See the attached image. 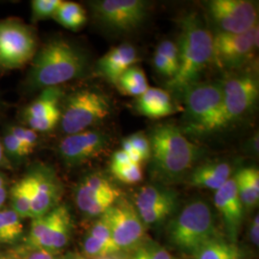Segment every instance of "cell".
<instances>
[{"label":"cell","instance_id":"6da1fadb","mask_svg":"<svg viewBox=\"0 0 259 259\" xmlns=\"http://www.w3.org/2000/svg\"><path fill=\"white\" fill-rule=\"evenodd\" d=\"M151 173L164 184L181 180L202 157L204 150L172 124L156 126L150 134Z\"/></svg>","mask_w":259,"mask_h":259},{"label":"cell","instance_id":"7a4b0ae2","mask_svg":"<svg viewBox=\"0 0 259 259\" xmlns=\"http://www.w3.org/2000/svg\"><path fill=\"white\" fill-rule=\"evenodd\" d=\"M89 65L81 48L65 39L48 41L32 60L26 84L30 91L56 88L82 77Z\"/></svg>","mask_w":259,"mask_h":259},{"label":"cell","instance_id":"3957f363","mask_svg":"<svg viewBox=\"0 0 259 259\" xmlns=\"http://www.w3.org/2000/svg\"><path fill=\"white\" fill-rule=\"evenodd\" d=\"M212 37L197 14L192 13L182 19L178 47L180 66L177 74L168 82L169 89L185 92L197 83L202 71L211 61Z\"/></svg>","mask_w":259,"mask_h":259},{"label":"cell","instance_id":"277c9868","mask_svg":"<svg viewBox=\"0 0 259 259\" xmlns=\"http://www.w3.org/2000/svg\"><path fill=\"white\" fill-rule=\"evenodd\" d=\"M185 127L195 134L225 128L224 97L221 83H196L185 91Z\"/></svg>","mask_w":259,"mask_h":259},{"label":"cell","instance_id":"5b68a950","mask_svg":"<svg viewBox=\"0 0 259 259\" xmlns=\"http://www.w3.org/2000/svg\"><path fill=\"white\" fill-rule=\"evenodd\" d=\"M168 235L172 245L179 250L195 254L216 236L212 209L202 200L186 204L170 223Z\"/></svg>","mask_w":259,"mask_h":259},{"label":"cell","instance_id":"8992f818","mask_svg":"<svg viewBox=\"0 0 259 259\" xmlns=\"http://www.w3.org/2000/svg\"><path fill=\"white\" fill-rule=\"evenodd\" d=\"M64 104L60 125L67 136L90 129L111 113V104L106 95L91 89L71 93Z\"/></svg>","mask_w":259,"mask_h":259},{"label":"cell","instance_id":"52a82bcc","mask_svg":"<svg viewBox=\"0 0 259 259\" xmlns=\"http://www.w3.org/2000/svg\"><path fill=\"white\" fill-rule=\"evenodd\" d=\"M37 51L33 28L18 19H0V72L23 67Z\"/></svg>","mask_w":259,"mask_h":259},{"label":"cell","instance_id":"ba28073f","mask_svg":"<svg viewBox=\"0 0 259 259\" xmlns=\"http://www.w3.org/2000/svg\"><path fill=\"white\" fill-rule=\"evenodd\" d=\"M72 231L69 208L60 204L50 212L32 219L25 240L28 250H41L55 253L68 244Z\"/></svg>","mask_w":259,"mask_h":259},{"label":"cell","instance_id":"9c48e42d","mask_svg":"<svg viewBox=\"0 0 259 259\" xmlns=\"http://www.w3.org/2000/svg\"><path fill=\"white\" fill-rule=\"evenodd\" d=\"M93 17L115 33H130L145 21L148 4L142 0H100L90 4Z\"/></svg>","mask_w":259,"mask_h":259},{"label":"cell","instance_id":"30bf717a","mask_svg":"<svg viewBox=\"0 0 259 259\" xmlns=\"http://www.w3.org/2000/svg\"><path fill=\"white\" fill-rule=\"evenodd\" d=\"M257 25L243 34L217 32L212 37L214 64L223 69H234L246 64L258 47Z\"/></svg>","mask_w":259,"mask_h":259},{"label":"cell","instance_id":"8fae6325","mask_svg":"<svg viewBox=\"0 0 259 259\" xmlns=\"http://www.w3.org/2000/svg\"><path fill=\"white\" fill-rule=\"evenodd\" d=\"M205 6L218 32L243 34L257 25V7L251 1L211 0Z\"/></svg>","mask_w":259,"mask_h":259},{"label":"cell","instance_id":"7c38bea8","mask_svg":"<svg viewBox=\"0 0 259 259\" xmlns=\"http://www.w3.org/2000/svg\"><path fill=\"white\" fill-rule=\"evenodd\" d=\"M120 198V191L100 173L83 177L75 189V204L89 217H99Z\"/></svg>","mask_w":259,"mask_h":259},{"label":"cell","instance_id":"4fadbf2b","mask_svg":"<svg viewBox=\"0 0 259 259\" xmlns=\"http://www.w3.org/2000/svg\"><path fill=\"white\" fill-rule=\"evenodd\" d=\"M111 228L112 239L118 250L138 246L145 234V225L134 204L119 198L104 213Z\"/></svg>","mask_w":259,"mask_h":259},{"label":"cell","instance_id":"5bb4252c","mask_svg":"<svg viewBox=\"0 0 259 259\" xmlns=\"http://www.w3.org/2000/svg\"><path fill=\"white\" fill-rule=\"evenodd\" d=\"M109 144L110 139L107 134L97 130H87L62 139L58 153L67 166H80L100 157Z\"/></svg>","mask_w":259,"mask_h":259},{"label":"cell","instance_id":"9a60e30c","mask_svg":"<svg viewBox=\"0 0 259 259\" xmlns=\"http://www.w3.org/2000/svg\"><path fill=\"white\" fill-rule=\"evenodd\" d=\"M226 126L253 109L258 99V82L250 75L234 77L222 83Z\"/></svg>","mask_w":259,"mask_h":259},{"label":"cell","instance_id":"2e32d148","mask_svg":"<svg viewBox=\"0 0 259 259\" xmlns=\"http://www.w3.org/2000/svg\"><path fill=\"white\" fill-rule=\"evenodd\" d=\"M134 205L145 226L156 225L175 212L178 193L162 185H145L135 196Z\"/></svg>","mask_w":259,"mask_h":259},{"label":"cell","instance_id":"e0dca14e","mask_svg":"<svg viewBox=\"0 0 259 259\" xmlns=\"http://www.w3.org/2000/svg\"><path fill=\"white\" fill-rule=\"evenodd\" d=\"M28 173L34 188L31 219H35L50 212L60 204L63 186L55 171L48 165L37 164Z\"/></svg>","mask_w":259,"mask_h":259},{"label":"cell","instance_id":"ac0fdd59","mask_svg":"<svg viewBox=\"0 0 259 259\" xmlns=\"http://www.w3.org/2000/svg\"><path fill=\"white\" fill-rule=\"evenodd\" d=\"M63 96L64 93L58 87L42 90L24 111L28 128L37 133L54 129L61 120Z\"/></svg>","mask_w":259,"mask_h":259},{"label":"cell","instance_id":"d6986e66","mask_svg":"<svg viewBox=\"0 0 259 259\" xmlns=\"http://www.w3.org/2000/svg\"><path fill=\"white\" fill-rule=\"evenodd\" d=\"M214 204L221 214L231 242L233 243L237 237L244 215V206L237 192L234 178L230 179L221 188L215 191Z\"/></svg>","mask_w":259,"mask_h":259},{"label":"cell","instance_id":"ffe728a7","mask_svg":"<svg viewBox=\"0 0 259 259\" xmlns=\"http://www.w3.org/2000/svg\"><path fill=\"white\" fill-rule=\"evenodd\" d=\"M137 61L136 48L130 44H123L103 56L97 63V69L107 81L117 84L121 75L134 66Z\"/></svg>","mask_w":259,"mask_h":259},{"label":"cell","instance_id":"44dd1931","mask_svg":"<svg viewBox=\"0 0 259 259\" xmlns=\"http://www.w3.org/2000/svg\"><path fill=\"white\" fill-rule=\"evenodd\" d=\"M232 168L225 161H210L192 170L189 177V184L200 188L217 191L231 178Z\"/></svg>","mask_w":259,"mask_h":259},{"label":"cell","instance_id":"7402d4cb","mask_svg":"<svg viewBox=\"0 0 259 259\" xmlns=\"http://www.w3.org/2000/svg\"><path fill=\"white\" fill-rule=\"evenodd\" d=\"M137 109L139 113L150 118H161L175 112L169 93L158 88H149L139 96Z\"/></svg>","mask_w":259,"mask_h":259},{"label":"cell","instance_id":"603a6c76","mask_svg":"<svg viewBox=\"0 0 259 259\" xmlns=\"http://www.w3.org/2000/svg\"><path fill=\"white\" fill-rule=\"evenodd\" d=\"M243 206L251 209L258 204L259 172L255 167L242 168L234 177Z\"/></svg>","mask_w":259,"mask_h":259},{"label":"cell","instance_id":"cb8c5ba5","mask_svg":"<svg viewBox=\"0 0 259 259\" xmlns=\"http://www.w3.org/2000/svg\"><path fill=\"white\" fill-rule=\"evenodd\" d=\"M33 194V182L29 173L13 185L9 191L11 208L22 219H31Z\"/></svg>","mask_w":259,"mask_h":259},{"label":"cell","instance_id":"d4e9b609","mask_svg":"<svg viewBox=\"0 0 259 259\" xmlns=\"http://www.w3.org/2000/svg\"><path fill=\"white\" fill-rule=\"evenodd\" d=\"M196 259H240L241 251L235 243L213 237L194 254Z\"/></svg>","mask_w":259,"mask_h":259},{"label":"cell","instance_id":"484cf974","mask_svg":"<svg viewBox=\"0 0 259 259\" xmlns=\"http://www.w3.org/2000/svg\"><path fill=\"white\" fill-rule=\"evenodd\" d=\"M53 19L66 29L78 31L85 24L87 14L80 4L72 1H62Z\"/></svg>","mask_w":259,"mask_h":259},{"label":"cell","instance_id":"4316f807","mask_svg":"<svg viewBox=\"0 0 259 259\" xmlns=\"http://www.w3.org/2000/svg\"><path fill=\"white\" fill-rule=\"evenodd\" d=\"M117 84L122 93L130 96L139 97L149 89L144 71L136 65L131 66L121 75Z\"/></svg>","mask_w":259,"mask_h":259},{"label":"cell","instance_id":"83f0119b","mask_svg":"<svg viewBox=\"0 0 259 259\" xmlns=\"http://www.w3.org/2000/svg\"><path fill=\"white\" fill-rule=\"evenodd\" d=\"M88 234L93 236L96 240L101 242L103 245L111 251V254H115L117 251H119L112 239L111 228L105 214L98 217V219L92 226Z\"/></svg>","mask_w":259,"mask_h":259},{"label":"cell","instance_id":"f1b7e54d","mask_svg":"<svg viewBox=\"0 0 259 259\" xmlns=\"http://www.w3.org/2000/svg\"><path fill=\"white\" fill-rule=\"evenodd\" d=\"M111 174L118 181L126 185H135L142 181L143 173L140 164L128 163L122 165H111Z\"/></svg>","mask_w":259,"mask_h":259},{"label":"cell","instance_id":"f546056e","mask_svg":"<svg viewBox=\"0 0 259 259\" xmlns=\"http://www.w3.org/2000/svg\"><path fill=\"white\" fill-rule=\"evenodd\" d=\"M1 143L5 157H8L13 161H22L25 157L29 156L27 151L23 148L19 140L16 139V137L8 129H6L3 135Z\"/></svg>","mask_w":259,"mask_h":259},{"label":"cell","instance_id":"4dcf8cb0","mask_svg":"<svg viewBox=\"0 0 259 259\" xmlns=\"http://www.w3.org/2000/svg\"><path fill=\"white\" fill-rule=\"evenodd\" d=\"M1 214L11 243L19 240L23 232V219L11 207L1 208Z\"/></svg>","mask_w":259,"mask_h":259},{"label":"cell","instance_id":"1f68e13d","mask_svg":"<svg viewBox=\"0 0 259 259\" xmlns=\"http://www.w3.org/2000/svg\"><path fill=\"white\" fill-rule=\"evenodd\" d=\"M61 0H34L31 2L32 20L37 22L49 18H54L56 11L61 4Z\"/></svg>","mask_w":259,"mask_h":259},{"label":"cell","instance_id":"d6a6232c","mask_svg":"<svg viewBox=\"0 0 259 259\" xmlns=\"http://www.w3.org/2000/svg\"><path fill=\"white\" fill-rule=\"evenodd\" d=\"M7 129L19 140V143L27 151L29 155L37 147L38 137L37 132L34 130L28 128L27 126L20 125H13Z\"/></svg>","mask_w":259,"mask_h":259},{"label":"cell","instance_id":"836d02e7","mask_svg":"<svg viewBox=\"0 0 259 259\" xmlns=\"http://www.w3.org/2000/svg\"><path fill=\"white\" fill-rule=\"evenodd\" d=\"M156 53L161 56L167 63L172 66L177 74L180 66L178 46L171 40H163L157 47Z\"/></svg>","mask_w":259,"mask_h":259},{"label":"cell","instance_id":"e575fe53","mask_svg":"<svg viewBox=\"0 0 259 259\" xmlns=\"http://www.w3.org/2000/svg\"><path fill=\"white\" fill-rule=\"evenodd\" d=\"M132 259H174L165 249L151 244L139 248Z\"/></svg>","mask_w":259,"mask_h":259},{"label":"cell","instance_id":"d590c367","mask_svg":"<svg viewBox=\"0 0 259 259\" xmlns=\"http://www.w3.org/2000/svg\"><path fill=\"white\" fill-rule=\"evenodd\" d=\"M134 149L139 153L142 162L150 159L151 157V146L149 139L143 133H137L127 138Z\"/></svg>","mask_w":259,"mask_h":259},{"label":"cell","instance_id":"8d00e7d4","mask_svg":"<svg viewBox=\"0 0 259 259\" xmlns=\"http://www.w3.org/2000/svg\"><path fill=\"white\" fill-rule=\"evenodd\" d=\"M122 150L128 155L130 159H131L134 163L141 164V162H142L141 157L139 156V153L132 146V144L130 143L128 139H123V141H122Z\"/></svg>","mask_w":259,"mask_h":259},{"label":"cell","instance_id":"74e56055","mask_svg":"<svg viewBox=\"0 0 259 259\" xmlns=\"http://www.w3.org/2000/svg\"><path fill=\"white\" fill-rule=\"evenodd\" d=\"M24 255L17 259H56L53 253L41 250H28Z\"/></svg>","mask_w":259,"mask_h":259},{"label":"cell","instance_id":"f35d334b","mask_svg":"<svg viewBox=\"0 0 259 259\" xmlns=\"http://www.w3.org/2000/svg\"><path fill=\"white\" fill-rule=\"evenodd\" d=\"M128 163H134L128 155L123 151H117L113 154L111 157V165H122V164H128Z\"/></svg>","mask_w":259,"mask_h":259},{"label":"cell","instance_id":"ab89813d","mask_svg":"<svg viewBox=\"0 0 259 259\" xmlns=\"http://www.w3.org/2000/svg\"><path fill=\"white\" fill-rule=\"evenodd\" d=\"M250 240L254 246H258L259 244V217L258 214L255 215L253 218L251 225H250Z\"/></svg>","mask_w":259,"mask_h":259},{"label":"cell","instance_id":"60d3db41","mask_svg":"<svg viewBox=\"0 0 259 259\" xmlns=\"http://www.w3.org/2000/svg\"><path fill=\"white\" fill-rule=\"evenodd\" d=\"M0 244H11L8 233L6 232L5 225L3 222L1 209H0Z\"/></svg>","mask_w":259,"mask_h":259},{"label":"cell","instance_id":"b9f144b4","mask_svg":"<svg viewBox=\"0 0 259 259\" xmlns=\"http://www.w3.org/2000/svg\"><path fill=\"white\" fill-rule=\"evenodd\" d=\"M6 191H8L6 178L3 174L0 173V192H6Z\"/></svg>","mask_w":259,"mask_h":259},{"label":"cell","instance_id":"7bdbcfd3","mask_svg":"<svg viewBox=\"0 0 259 259\" xmlns=\"http://www.w3.org/2000/svg\"><path fill=\"white\" fill-rule=\"evenodd\" d=\"M8 196H9V191L0 192V209L3 208V205L5 204V202H6Z\"/></svg>","mask_w":259,"mask_h":259},{"label":"cell","instance_id":"ee69618b","mask_svg":"<svg viewBox=\"0 0 259 259\" xmlns=\"http://www.w3.org/2000/svg\"><path fill=\"white\" fill-rule=\"evenodd\" d=\"M5 155H4V151H3V147H2V143H1V139H0V166L5 162Z\"/></svg>","mask_w":259,"mask_h":259},{"label":"cell","instance_id":"f6af8a7d","mask_svg":"<svg viewBox=\"0 0 259 259\" xmlns=\"http://www.w3.org/2000/svg\"><path fill=\"white\" fill-rule=\"evenodd\" d=\"M65 259H87L83 255L80 254H69Z\"/></svg>","mask_w":259,"mask_h":259},{"label":"cell","instance_id":"bcb514c9","mask_svg":"<svg viewBox=\"0 0 259 259\" xmlns=\"http://www.w3.org/2000/svg\"><path fill=\"white\" fill-rule=\"evenodd\" d=\"M88 259V258H87ZM95 259H123L118 257V256H115L114 254H111V255H107V256H104V257H99V258Z\"/></svg>","mask_w":259,"mask_h":259},{"label":"cell","instance_id":"7dc6e473","mask_svg":"<svg viewBox=\"0 0 259 259\" xmlns=\"http://www.w3.org/2000/svg\"><path fill=\"white\" fill-rule=\"evenodd\" d=\"M241 259V258H240Z\"/></svg>","mask_w":259,"mask_h":259}]
</instances>
